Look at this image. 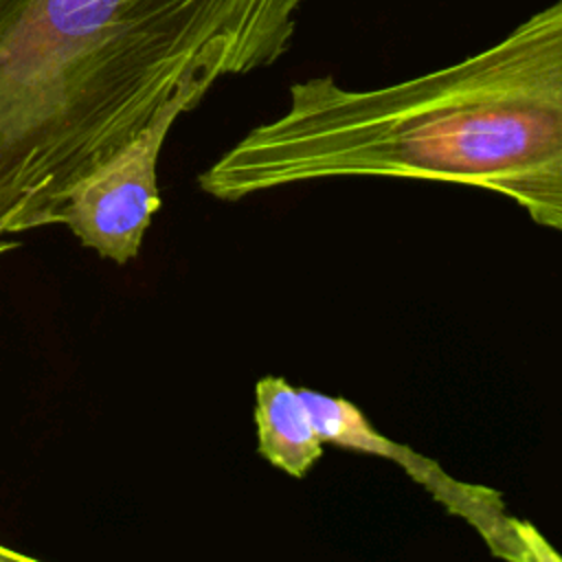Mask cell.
Masks as SVG:
<instances>
[{
  "label": "cell",
  "mask_w": 562,
  "mask_h": 562,
  "mask_svg": "<svg viewBox=\"0 0 562 562\" xmlns=\"http://www.w3.org/2000/svg\"><path fill=\"white\" fill-rule=\"evenodd\" d=\"M305 0H0V226H59L77 180L228 75L272 66Z\"/></svg>",
  "instance_id": "6da1fadb"
},
{
  "label": "cell",
  "mask_w": 562,
  "mask_h": 562,
  "mask_svg": "<svg viewBox=\"0 0 562 562\" xmlns=\"http://www.w3.org/2000/svg\"><path fill=\"white\" fill-rule=\"evenodd\" d=\"M331 178L479 187L562 233V0L454 64L380 86L296 81L198 184L237 202Z\"/></svg>",
  "instance_id": "7a4b0ae2"
},
{
  "label": "cell",
  "mask_w": 562,
  "mask_h": 562,
  "mask_svg": "<svg viewBox=\"0 0 562 562\" xmlns=\"http://www.w3.org/2000/svg\"><path fill=\"white\" fill-rule=\"evenodd\" d=\"M176 119H160L125 147L86 173L66 195L59 226L99 257L119 266L143 246L151 217L160 209L158 158Z\"/></svg>",
  "instance_id": "3957f363"
},
{
  "label": "cell",
  "mask_w": 562,
  "mask_h": 562,
  "mask_svg": "<svg viewBox=\"0 0 562 562\" xmlns=\"http://www.w3.org/2000/svg\"><path fill=\"white\" fill-rule=\"evenodd\" d=\"M301 393L325 443L397 461L413 479L424 483L448 507V512L465 518L496 555L509 560H560V555L531 525L518 522L505 514L503 501L494 490L459 483L441 472L432 461L386 439L349 400L312 389H301Z\"/></svg>",
  "instance_id": "277c9868"
},
{
  "label": "cell",
  "mask_w": 562,
  "mask_h": 562,
  "mask_svg": "<svg viewBox=\"0 0 562 562\" xmlns=\"http://www.w3.org/2000/svg\"><path fill=\"white\" fill-rule=\"evenodd\" d=\"M252 419L257 452L263 461L292 479H303L323 457L321 439L301 389L279 375H263L255 384Z\"/></svg>",
  "instance_id": "5b68a950"
},
{
  "label": "cell",
  "mask_w": 562,
  "mask_h": 562,
  "mask_svg": "<svg viewBox=\"0 0 562 562\" xmlns=\"http://www.w3.org/2000/svg\"><path fill=\"white\" fill-rule=\"evenodd\" d=\"M4 560L31 562L33 558H31V555H26V553H20V551H15V549H11V547H7V544H2V542H0V562H4Z\"/></svg>",
  "instance_id": "8992f818"
},
{
  "label": "cell",
  "mask_w": 562,
  "mask_h": 562,
  "mask_svg": "<svg viewBox=\"0 0 562 562\" xmlns=\"http://www.w3.org/2000/svg\"><path fill=\"white\" fill-rule=\"evenodd\" d=\"M7 235V231L0 226V252H4V250H13L18 244L15 241H11V239H2Z\"/></svg>",
  "instance_id": "52a82bcc"
}]
</instances>
